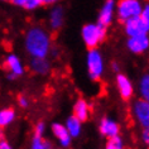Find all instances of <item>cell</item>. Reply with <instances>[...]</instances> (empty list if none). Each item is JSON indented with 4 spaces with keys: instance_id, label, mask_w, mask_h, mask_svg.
Listing matches in <instances>:
<instances>
[{
    "instance_id": "obj_1",
    "label": "cell",
    "mask_w": 149,
    "mask_h": 149,
    "mask_svg": "<svg viewBox=\"0 0 149 149\" xmlns=\"http://www.w3.org/2000/svg\"><path fill=\"white\" fill-rule=\"evenodd\" d=\"M24 48L32 58L47 57L52 51V38L49 32L39 25L31 27L24 36Z\"/></svg>"
},
{
    "instance_id": "obj_2",
    "label": "cell",
    "mask_w": 149,
    "mask_h": 149,
    "mask_svg": "<svg viewBox=\"0 0 149 149\" xmlns=\"http://www.w3.org/2000/svg\"><path fill=\"white\" fill-rule=\"evenodd\" d=\"M106 27L100 23H87L81 29V37L88 49L97 48L99 44L105 39L106 37Z\"/></svg>"
},
{
    "instance_id": "obj_3",
    "label": "cell",
    "mask_w": 149,
    "mask_h": 149,
    "mask_svg": "<svg viewBox=\"0 0 149 149\" xmlns=\"http://www.w3.org/2000/svg\"><path fill=\"white\" fill-rule=\"evenodd\" d=\"M86 66H87V74L91 81H100L105 71L102 54L97 48L88 49L86 54Z\"/></svg>"
},
{
    "instance_id": "obj_4",
    "label": "cell",
    "mask_w": 149,
    "mask_h": 149,
    "mask_svg": "<svg viewBox=\"0 0 149 149\" xmlns=\"http://www.w3.org/2000/svg\"><path fill=\"white\" fill-rule=\"evenodd\" d=\"M144 5L140 0H119L116 4V14L118 19L123 24L133 18L140 17Z\"/></svg>"
},
{
    "instance_id": "obj_5",
    "label": "cell",
    "mask_w": 149,
    "mask_h": 149,
    "mask_svg": "<svg viewBox=\"0 0 149 149\" xmlns=\"http://www.w3.org/2000/svg\"><path fill=\"white\" fill-rule=\"evenodd\" d=\"M132 113L141 129L149 128V102L144 99H138L132 105Z\"/></svg>"
},
{
    "instance_id": "obj_6",
    "label": "cell",
    "mask_w": 149,
    "mask_h": 149,
    "mask_svg": "<svg viewBox=\"0 0 149 149\" xmlns=\"http://www.w3.org/2000/svg\"><path fill=\"white\" fill-rule=\"evenodd\" d=\"M116 4L115 0H105L97 15V23L104 27H109L114 20V15L116 13Z\"/></svg>"
},
{
    "instance_id": "obj_7",
    "label": "cell",
    "mask_w": 149,
    "mask_h": 149,
    "mask_svg": "<svg viewBox=\"0 0 149 149\" xmlns=\"http://www.w3.org/2000/svg\"><path fill=\"white\" fill-rule=\"evenodd\" d=\"M126 47L134 54H141L149 49V36L141 34L136 37H130L126 40Z\"/></svg>"
},
{
    "instance_id": "obj_8",
    "label": "cell",
    "mask_w": 149,
    "mask_h": 149,
    "mask_svg": "<svg viewBox=\"0 0 149 149\" xmlns=\"http://www.w3.org/2000/svg\"><path fill=\"white\" fill-rule=\"evenodd\" d=\"M116 87L119 91V95L123 100H130L133 97L134 94V86L132 84V81L129 80V77L124 73H116Z\"/></svg>"
},
{
    "instance_id": "obj_9",
    "label": "cell",
    "mask_w": 149,
    "mask_h": 149,
    "mask_svg": "<svg viewBox=\"0 0 149 149\" xmlns=\"http://www.w3.org/2000/svg\"><path fill=\"white\" fill-rule=\"evenodd\" d=\"M99 132L102 136L110 139V138L119 135V133H120V125L114 119L104 116L101 118V120L99 123Z\"/></svg>"
},
{
    "instance_id": "obj_10",
    "label": "cell",
    "mask_w": 149,
    "mask_h": 149,
    "mask_svg": "<svg viewBox=\"0 0 149 149\" xmlns=\"http://www.w3.org/2000/svg\"><path fill=\"white\" fill-rule=\"evenodd\" d=\"M124 32H125V34L128 36V38H130V37L141 36V34H149V31L144 25L140 17L133 18V19L125 22L124 23Z\"/></svg>"
},
{
    "instance_id": "obj_11",
    "label": "cell",
    "mask_w": 149,
    "mask_h": 149,
    "mask_svg": "<svg viewBox=\"0 0 149 149\" xmlns=\"http://www.w3.org/2000/svg\"><path fill=\"white\" fill-rule=\"evenodd\" d=\"M51 130H52L53 136L58 140V143L62 148L70 147L71 141H72V135L70 134L66 125L61 124V123H53V124L51 125Z\"/></svg>"
},
{
    "instance_id": "obj_12",
    "label": "cell",
    "mask_w": 149,
    "mask_h": 149,
    "mask_svg": "<svg viewBox=\"0 0 149 149\" xmlns=\"http://www.w3.org/2000/svg\"><path fill=\"white\" fill-rule=\"evenodd\" d=\"M65 23V10L61 5H56L51 9L48 17V24L52 31H59Z\"/></svg>"
},
{
    "instance_id": "obj_13",
    "label": "cell",
    "mask_w": 149,
    "mask_h": 149,
    "mask_svg": "<svg viewBox=\"0 0 149 149\" xmlns=\"http://www.w3.org/2000/svg\"><path fill=\"white\" fill-rule=\"evenodd\" d=\"M4 63H5V68L8 70V72L15 73L18 77H20L24 74V65L22 63L20 58L18 57L17 54L9 53L5 57Z\"/></svg>"
},
{
    "instance_id": "obj_14",
    "label": "cell",
    "mask_w": 149,
    "mask_h": 149,
    "mask_svg": "<svg viewBox=\"0 0 149 149\" xmlns=\"http://www.w3.org/2000/svg\"><path fill=\"white\" fill-rule=\"evenodd\" d=\"M29 67H31L32 72L44 76L49 72L51 70V63L47 59V57H34L29 62Z\"/></svg>"
},
{
    "instance_id": "obj_15",
    "label": "cell",
    "mask_w": 149,
    "mask_h": 149,
    "mask_svg": "<svg viewBox=\"0 0 149 149\" xmlns=\"http://www.w3.org/2000/svg\"><path fill=\"white\" fill-rule=\"evenodd\" d=\"M73 115L81 121H86L90 116V105L85 99H79L73 105Z\"/></svg>"
},
{
    "instance_id": "obj_16",
    "label": "cell",
    "mask_w": 149,
    "mask_h": 149,
    "mask_svg": "<svg viewBox=\"0 0 149 149\" xmlns=\"http://www.w3.org/2000/svg\"><path fill=\"white\" fill-rule=\"evenodd\" d=\"M81 124H82V121L72 114V115H70V116L66 119V124L65 125L67 126V129H68V132H70L71 135H72V138H79L80 134H81V130H82Z\"/></svg>"
},
{
    "instance_id": "obj_17",
    "label": "cell",
    "mask_w": 149,
    "mask_h": 149,
    "mask_svg": "<svg viewBox=\"0 0 149 149\" xmlns=\"http://www.w3.org/2000/svg\"><path fill=\"white\" fill-rule=\"evenodd\" d=\"M15 119V111L12 107H5L0 111V126L5 128V126L10 125Z\"/></svg>"
},
{
    "instance_id": "obj_18",
    "label": "cell",
    "mask_w": 149,
    "mask_h": 149,
    "mask_svg": "<svg viewBox=\"0 0 149 149\" xmlns=\"http://www.w3.org/2000/svg\"><path fill=\"white\" fill-rule=\"evenodd\" d=\"M138 91L141 99L147 100L149 102V73H144L139 80V86H138Z\"/></svg>"
},
{
    "instance_id": "obj_19",
    "label": "cell",
    "mask_w": 149,
    "mask_h": 149,
    "mask_svg": "<svg viewBox=\"0 0 149 149\" xmlns=\"http://www.w3.org/2000/svg\"><path fill=\"white\" fill-rule=\"evenodd\" d=\"M31 149H53V147H52L51 141L44 139L43 136L33 135L32 143H31Z\"/></svg>"
},
{
    "instance_id": "obj_20",
    "label": "cell",
    "mask_w": 149,
    "mask_h": 149,
    "mask_svg": "<svg viewBox=\"0 0 149 149\" xmlns=\"http://www.w3.org/2000/svg\"><path fill=\"white\" fill-rule=\"evenodd\" d=\"M105 149H124V141H123L121 136L118 135V136L107 139Z\"/></svg>"
},
{
    "instance_id": "obj_21",
    "label": "cell",
    "mask_w": 149,
    "mask_h": 149,
    "mask_svg": "<svg viewBox=\"0 0 149 149\" xmlns=\"http://www.w3.org/2000/svg\"><path fill=\"white\" fill-rule=\"evenodd\" d=\"M43 5L42 0H24V5L23 9L28 10V12H33V10H37L38 8Z\"/></svg>"
},
{
    "instance_id": "obj_22",
    "label": "cell",
    "mask_w": 149,
    "mask_h": 149,
    "mask_svg": "<svg viewBox=\"0 0 149 149\" xmlns=\"http://www.w3.org/2000/svg\"><path fill=\"white\" fill-rule=\"evenodd\" d=\"M140 18L143 20L144 25L147 27V29L149 31V4H145L144 8H143V12L140 14Z\"/></svg>"
},
{
    "instance_id": "obj_23",
    "label": "cell",
    "mask_w": 149,
    "mask_h": 149,
    "mask_svg": "<svg viewBox=\"0 0 149 149\" xmlns=\"http://www.w3.org/2000/svg\"><path fill=\"white\" fill-rule=\"evenodd\" d=\"M44 132H46V124H44L43 121H39V123H37L34 126V134H33V135L43 136Z\"/></svg>"
},
{
    "instance_id": "obj_24",
    "label": "cell",
    "mask_w": 149,
    "mask_h": 149,
    "mask_svg": "<svg viewBox=\"0 0 149 149\" xmlns=\"http://www.w3.org/2000/svg\"><path fill=\"white\" fill-rule=\"evenodd\" d=\"M18 105H19L22 109H27L29 106V99L25 95H19L18 96Z\"/></svg>"
},
{
    "instance_id": "obj_25",
    "label": "cell",
    "mask_w": 149,
    "mask_h": 149,
    "mask_svg": "<svg viewBox=\"0 0 149 149\" xmlns=\"http://www.w3.org/2000/svg\"><path fill=\"white\" fill-rule=\"evenodd\" d=\"M140 138H141V141H143V143L147 145V147H149V128L141 130Z\"/></svg>"
},
{
    "instance_id": "obj_26",
    "label": "cell",
    "mask_w": 149,
    "mask_h": 149,
    "mask_svg": "<svg viewBox=\"0 0 149 149\" xmlns=\"http://www.w3.org/2000/svg\"><path fill=\"white\" fill-rule=\"evenodd\" d=\"M0 149H13V147L10 145V143L8 140H5L4 138H1V140H0Z\"/></svg>"
},
{
    "instance_id": "obj_27",
    "label": "cell",
    "mask_w": 149,
    "mask_h": 149,
    "mask_svg": "<svg viewBox=\"0 0 149 149\" xmlns=\"http://www.w3.org/2000/svg\"><path fill=\"white\" fill-rule=\"evenodd\" d=\"M58 1H59V0H42L43 5H46V6H52V5H56Z\"/></svg>"
},
{
    "instance_id": "obj_28",
    "label": "cell",
    "mask_w": 149,
    "mask_h": 149,
    "mask_svg": "<svg viewBox=\"0 0 149 149\" xmlns=\"http://www.w3.org/2000/svg\"><path fill=\"white\" fill-rule=\"evenodd\" d=\"M110 67H111V70H113L114 72H116V73H119V71H120V65H119L118 62H111Z\"/></svg>"
},
{
    "instance_id": "obj_29",
    "label": "cell",
    "mask_w": 149,
    "mask_h": 149,
    "mask_svg": "<svg viewBox=\"0 0 149 149\" xmlns=\"http://www.w3.org/2000/svg\"><path fill=\"white\" fill-rule=\"evenodd\" d=\"M18 79V76L15 73H12V72H6V80H9V81H14V80H17Z\"/></svg>"
},
{
    "instance_id": "obj_30",
    "label": "cell",
    "mask_w": 149,
    "mask_h": 149,
    "mask_svg": "<svg viewBox=\"0 0 149 149\" xmlns=\"http://www.w3.org/2000/svg\"><path fill=\"white\" fill-rule=\"evenodd\" d=\"M13 5H15V6H19V8H23V5H24V0H13Z\"/></svg>"
},
{
    "instance_id": "obj_31",
    "label": "cell",
    "mask_w": 149,
    "mask_h": 149,
    "mask_svg": "<svg viewBox=\"0 0 149 149\" xmlns=\"http://www.w3.org/2000/svg\"><path fill=\"white\" fill-rule=\"evenodd\" d=\"M1 1H13V0H1Z\"/></svg>"
},
{
    "instance_id": "obj_32",
    "label": "cell",
    "mask_w": 149,
    "mask_h": 149,
    "mask_svg": "<svg viewBox=\"0 0 149 149\" xmlns=\"http://www.w3.org/2000/svg\"><path fill=\"white\" fill-rule=\"evenodd\" d=\"M53 149H61V148H53Z\"/></svg>"
}]
</instances>
